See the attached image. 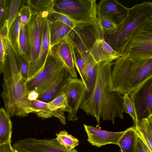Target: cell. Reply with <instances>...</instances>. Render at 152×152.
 Wrapping results in <instances>:
<instances>
[{
  "label": "cell",
  "mask_w": 152,
  "mask_h": 152,
  "mask_svg": "<svg viewBox=\"0 0 152 152\" xmlns=\"http://www.w3.org/2000/svg\"><path fill=\"white\" fill-rule=\"evenodd\" d=\"M112 61L97 64L96 83L89 97L82 102L80 108L88 115L94 117L99 125L100 119L110 120L113 124L115 118L123 119V96L114 91L111 79Z\"/></svg>",
  "instance_id": "obj_1"
},
{
  "label": "cell",
  "mask_w": 152,
  "mask_h": 152,
  "mask_svg": "<svg viewBox=\"0 0 152 152\" xmlns=\"http://www.w3.org/2000/svg\"><path fill=\"white\" fill-rule=\"evenodd\" d=\"M7 53L8 61L6 62L2 73L3 82L1 96L5 109L10 117H25L30 113L28 99L30 92L18 68L15 55L9 40Z\"/></svg>",
  "instance_id": "obj_2"
},
{
  "label": "cell",
  "mask_w": 152,
  "mask_h": 152,
  "mask_svg": "<svg viewBox=\"0 0 152 152\" xmlns=\"http://www.w3.org/2000/svg\"><path fill=\"white\" fill-rule=\"evenodd\" d=\"M152 77V58L131 60L123 55L116 60L111 72L114 91L129 94Z\"/></svg>",
  "instance_id": "obj_3"
},
{
  "label": "cell",
  "mask_w": 152,
  "mask_h": 152,
  "mask_svg": "<svg viewBox=\"0 0 152 152\" xmlns=\"http://www.w3.org/2000/svg\"><path fill=\"white\" fill-rule=\"evenodd\" d=\"M152 19V1H144L128 8L127 14L117 24L113 35H105L104 39L116 51L124 55L125 48L133 35L145 21Z\"/></svg>",
  "instance_id": "obj_4"
},
{
  "label": "cell",
  "mask_w": 152,
  "mask_h": 152,
  "mask_svg": "<svg viewBox=\"0 0 152 152\" xmlns=\"http://www.w3.org/2000/svg\"><path fill=\"white\" fill-rule=\"evenodd\" d=\"M124 55L133 60L152 58V19L145 21L135 32Z\"/></svg>",
  "instance_id": "obj_5"
},
{
  "label": "cell",
  "mask_w": 152,
  "mask_h": 152,
  "mask_svg": "<svg viewBox=\"0 0 152 152\" xmlns=\"http://www.w3.org/2000/svg\"><path fill=\"white\" fill-rule=\"evenodd\" d=\"M97 6L96 0L56 1L53 10L74 20L94 24Z\"/></svg>",
  "instance_id": "obj_6"
},
{
  "label": "cell",
  "mask_w": 152,
  "mask_h": 152,
  "mask_svg": "<svg viewBox=\"0 0 152 152\" xmlns=\"http://www.w3.org/2000/svg\"><path fill=\"white\" fill-rule=\"evenodd\" d=\"M64 68L62 64L51 50L41 70L26 82L28 90L29 92L35 91L40 95L57 78Z\"/></svg>",
  "instance_id": "obj_7"
},
{
  "label": "cell",
  "mask_w": 152,
  "mask_h": 152,
  "mask_svg": "<svg viewBox=\"0 0 152 152\" xmlns=\"http://www.w3.org/2000/svg\"><path fill=\"white\" fill-rule=\"evenodd\" d=\"M44 18L34 15L26 26L28 46V75L39 55L42 37Z\"/></svg>",
  "instance_id": "obj_8"
},
{
  "label": "cell",
  "mask_w": 152,
  "mask_h": 152,
  "mask_svg": "<svg viewBox=\"0 0 152 152\" xmlns=\"http://www.w3.org/2000/svg\"><path fill=\"white\" fill-rule=\"evenodd\" d=\"M72 41L77 47L81 55L85 69L86 88L83 102L89 97L94 88L97 76V64L91 53L93 45L91 43L85 41L80 36L77 35L73 37Z\"/></svg>",
  "instance_id": "obj_9"
},
{
  "label": "cell",
  "mask_w": 152,
  "mask_h": 152,
  "mask_svg": "<svg viewBox=\"0 0 152 152\" xmlns=\"http://www.w3.org/2000/svg\"><path fill=\"white\" fill-rule=\"evenodd\" d=\"M138 121L152 115V77L129 94Z\"/></svg>",
  "instance_id": "obj_10"
},
{
  "label": "cell",
  "mask_w": 152,
  "mask_h": 152,
  "mask_svg": "<svg viewBox=\"0 0 152 152\" xmlns=\"http://www.w3.org/2000/svg\"><path fill=\"white\" fill-rule=\"evenodd\" d=\"M13 148L19 152H78L75 148L68 151L56 139H38L28 137L18 140L13 144Z\"/></svg>",
  "instance_id": "obj_11"
},
{
  "label": "cell",
  "mask_w": 152,
  "mask_h": 152,
  "mask_svg": "<svg viewBox=\"0 0 152 152\" xmlns=\"http://www.w3.org/2000/svg\"><path fill=\"white\" fill-rule=\"evenodd\" d=\"M63 91L68 112L67 119L75 121L78 119L77 113L83 101L86 87L81 80L77 77H72Z\"/></svg>",
  "instance_id": "obj_12"
},
{
  "label": "cell",
  "mask_w": 152,
  "mask_h": 152,
  "mask_svg": "<svg viewBox=\"0 0 152 152\" xmlns=\"http://www.w3.org/2000/svg\"><path fill=\"white\" fill-rule=\"evenodd\" d=\"M88 136L87 141L98 147L109 144L118 145L119 140L125 132H113L97 129L83 124Z\"/></svg>",
  "instance_id": "obj_13"
},
{
  "label": "cell",
  "mask_w": 152,
  "mask_h": 152,
  "mask_svg": "<svg viewBox=\"0 0 152 152\" xmlns=\"http://www.w3.org/2000/svg\"><path fill=\"white\" fill-rule=\"evenodd\" d=\"M55 54L72 77H77L74 63L72 41L70 37L66 38L52 48Z\"/></svg>",
  "instance_id": "obj_14"
},
{
  "label": "cell",
  "mask_w": 152,
  "mask_h": 152,
  "mask_svg": "<svg viewBox=\"0 0 152 152\" xmlns=\"http://www.w3.org/2000/svg\"><path fill=\"white\" fill-rule=\"evenodd\" d=\"M128 8L115 0H101L97 6V17H111L118 24L126 15Z\"/></svg>",
  "instance_id": "obj_15"
},
{
  "label": "cell",
  "mask_w": 152,
  "mask_h": 152,
  "mask_svg": "<svg viewBox=\"0 0 152 152\" xmlns=\"http://www.w3.org/2000/svg\"><path fill=\"white\" fill-rule=\"evenodd\" d=\"M96 63L112 61L123 56L114 50L104 39H96L90 50Z\"/></svg>",
  "instance_id": "obj_16"
},
{
  "label": "cell",
  "mask_w": 152,
  "mask_h": 152,
  "mask_svg": "<svg viewBox=\"0 0 152 152\" xmlns=\"http://www.w3.org/2000/svg\"><path fill=\"white\" fill-rule=\"evenodd\" d=\"M72 77L64 67L57 78L39 95L37 100L46 103L51 102L64 91Z\"/></svg>",
  "instance_id": "obj_17"
},
{
  "label": "cell",
  "mask_w": 152,
  "mask_h": 152,
  "mask_svg": "<svg viewBox=\"0 0 152 152\" xmlns=\"http://www.w3.org/2000/svg\"><path fill=\"white\" fill-rule=\"evenodd\" d=\"M51 50L48 21L47 18H44L42 40L39 55L31 71L28 75L27 81L34 77L41 70L49 52Z\"/></svg>",
  "instance_id": "obj_18"
},
{
  "label": "cell",
  "mask_w": 152,
  "mask_h": 152,
  "mask_svg": "<svg viewBox=\"0 0 152 152\" xmlns=\"http://www.w3.org/2000/svg\"><path fill=\"white\" fill-rule=\"evenodd\" d=\"M94 24L93 29L96 39H104L105 35H113L117 31V24L111 17H97Z\"/></svg>",
  "instance_id": "obj_19"
},
{
  "label": "cell",
  "mask_w": 152,
  "mask_h": 152,
  "mask_svg": "<svg viewBox=\"0 0 152 152\" xmlns=\"http://www.w3.org/2000/svg\"><path fill=\"white\" fill-rule=\"evenodd\" d=\"M50 46L51 48L70 36L73 29L61 22L48 21Z\"/></svg>",
  "instance_id": "obj_20"
},
{
  "label": "cell",
  "mask_w": 152,
  "mask_h": 152,
  "mask_svg": "<svg viewBox=\"0 0 152 152\" xmlns=\"http://www.w3.org/2000/svg\"><path fill=\"white\" fill-rule=\"evenodd\" d=\"M138 138L135 126L127 129L118 142L121 151L137 152Z\"/></svg>",
  "instance_id": "obj_21"
},
{
  "label": "cell",
  "mask_w": 152,
  "mask_h": 152,
  "mask_svg": "<svg viewBox=\"0 0 152 152\" xmlns=\"http://www.w3.org/2000/svg\"><path fill=\"white\" fill-rule=\"evenodd\" d=\"M46 18L49 22H61L67 25L73 30L76 28L82 30L94 25L93 23L74 20L66 15L54 11L50 13Z\"/></svg>",
  "instance_id": "obj_22"
},
{
  "label": "cell",
  "mask_w": 152,
  "mask_h": 152,
  "mask_svg": "<svg viewBox=\"0 0 152 152\" xmlns=\"http://www.w3.org/2000/svg\"><path fill=\"white\" fill-rule=\"evenodd\" d=\"M48 103L52 116L58 118L63 124L66 125V119L64 113L68 112V110L66 107V98L63 91Z\"/></svg>",
  "instance_id": "obj_23"
},
{
  "label": "cell",
  "mask_w": 152,
  "mask_h": 152,
  "mask_svg": "<svg viewBox=\"0 0 152 152\" xmlns=\"http://www.w3.org/2000/svg\"><path fill=\"white\" fill-rule=\"evenodd\" d=\"M56 1L55 0H28L26 5L30 7L32 15H41L45 18L54 11L53 7Z\"/></svg>",
  "instance_id": "obj_24"
},
{
  "label": "cell",
  "mask_w": 152,
  "mask_h": 152,
  "mask_svg": "<svg viewBox=\"0 0 152 152\" xmlns=\"http://www.w3.org/2000/svg\"><path fill=\"white\" fill-rule=\"evenodd\" d=\"M10 117L5 109H0V145L11 142L12 124Z\"/></svg>",
  "instance_id": "obj_25"
},
{
  "label": "cell",
  "mask_w": 152,
  "mask_h": 152,
  "mask_svg": "<svg viewBox=\"0 0 152 152\" xmlns=\"http://www.w3.org/2000/svg\"><path fill=\"white\" fill-rule=\"evenodd\" d=\"M21 27L20 17L18 14L10 28L8 40L11 43L15 55L18 58L22 56L19 44V37Z\"/></svg>",
  "instance_id": "obj_26"
},
{
  "label": "cell",
  "mask_w": 152,
  "mask_h": 152,
  "mask_svg": "<svg viewBox=\"0 0 152 152\" xmlns=\"http://www.w3.org/2000/svg\"><path fill=\"white\" fill-rule=\"evenodd\" d=\"M135 127L138 137L146 145L150 152H152V131L147 119L138 121Z\"/></svg>",
  "instance_id": "obj_27"
},
{
  "label": "cell",
  "mask_w": 152,
  "mask_h": 152,
  "mask_svg": "<svg viewBox=\"0 0 152 152\" xmlns=\"http://www.w3.org/2000/svg\"><path fill=\"white\" fill-rule=\"evenodd\" d=\"M29 107L30 113H35L40 118L44 119L53 116L48 103L37 99L30 101Z\"/></svg>",
  "instance_id": "obj_28"
},
{
  "label": "cell",
  "mask_w": 152,
  "mask_h": 152,
  "mask_svg": "<svg viewBox=\"0 0 152 152\" xmlns=\"http://www.w3.org/2000/svg\"><path fill=\"white\" fill-rule=\"evenodd\" d=\"M72 51L74 65L84 84L86 89V77L84 62L78 48L72 41Z\"/></svg>",
  "instance_id": "obj_29"
},
{
  "label": "cell",
  "mask_w": 152,
  "mask_h": 152,
  "mask_svg": "<svg viewBox=\"0 0 152 152\" xmlns=\"http://www.w3.org/2000/svg\"><path fill=\"white\" fill-rule=\"evenodd\" d=\"M56 140L60 145L64 146L68 151H70L79 143V140L65 130L61 131L56 134Z\"/></svg>",
  "instance_id": "obj_30"
},
{
  "label": "cell",
  "mask_w": 152,
  "mask_h": 152,
  "mask_svg": "<svg viewBox=\"0 0 152 152\" xmlns=\"http://www.w3.org/2000/svg\"><path fill=\"white\" fill-rule=\"evenodd\" d=\"M21 1L20 0H12L10 1L8 17L7 20L8 35L11 26L18 15V8Z\"/></svg>",
  "instance_id": "obj_31"
},
{
  "label": "cell",
  "mask_w": 152,
  "mask_h": 152,
  "mask_svg": "<svg viewBox=\"0 0 152 152\" xmlns=\"http://www.w3.org/2000/svg\"><path fill=\"white\" fill-rule=\"evenodd\" d=\"M124 100V112L129 114L132 118L136 126L138 123L136 112L133 103L129 96V94H125L123 95Z\"/></svg>",
  "instance_id": "obj_32"
},
{
  "label": "cell",
  "mask_w": 152,
  "mask_h": 152,
  "mask_svg": "<svg viewBox=\"0 0 152 152\" xmlns=\"http://www.w3.org/2000/svg\"><path fill=\"white\" fill-rule=\"evenodd\" d=\"M8 39L0 37V73H2L6 62Z\"/></svg>",
  "instance_id": "obj_33"
},
{
  "label": "cell",
  "mask_w": 152,
  "mask_h": 152,
  "mask_svg": "<svg viewBox=\"0 0 152 152\" xmlns=\"http://www.w3.org/2000/svg\"><path fill=\"white\" fill-rule=\"evenodd\" d=\"M19 44L22 56L27 59L28 61V46L26 26H21L19 37Z\"/></svg>",
  "instance_id": "obj_34"
},
{
  "label": "cell",
  "mask_w": 152,
  "mask_h": 152,
  "mask_svg": "<svg viewBox=\"0 0 152 152\" xmlns=\"http://www.w3.org/2000/svg\"><path fill=\"white\" fill-rule=\"evenodd\" d=\"M21 25L26 26L31 20L32 14L30 7L28 5H23L18 12Z\"/></svg>",
  "instance_id": "obj_35"
},
{
  "label": "cell",
  "mask_w": 152,
  "mask_h": 152,
  "mask_svg": "<svg viewBox=\"0 0 152 152\" xmlns=\"http://www.w3.org/2000/svg\"><path fill=\"white\" fill-rule=\"evenodd\" d=\"M6 0H0V28L7 20L9 9Z\"/></svg>",
  "instance_id": "obj_36"
},
{
  "label": "cell",
  "mask_w": 152,
  "mask_h": 152,
  "mask_svg": "<svg viewBox=\"0 0 152 152\" xmlns=\"http://www.w3.org/2000/svg\"><path fill=\"white\" fill-rule=\"evenodd\" d=\"M20 63V71L26 82L28 79V60L23 56L18 58Z\"/></svg>",
  "instance_id": "obj_37"
},
{
  "label": "cell",
  "mask_w": 152,
  "mask_h": 152,
  "mask_svg": "<svg viewBox=\"0 0 152 152\" xmlns=\"http://www.w3.org/2000/svg\"><path fill=\"white\" fill-rule=\"evenodd\" d=\"M137 152H150L146 145L138 137Z\"/></svg>",
  "instance_id": "obj_38"
},
{
  "label": "cell",
  "mask_w": 152,
  "mask_h": 152,
  "mask_svg": "<svg viewBox=\"0 0 152 152\" xmlns=\"http://www.w3.org/2000/svg\"><path fill=\"white\" fill-rule=\"evenodd\" d=\"M0 37L8 40V28L7 20L4 22L2 27L0 28Z\"/></svg>",
  "instance_id": "obj_39"
},
{
  "label": "cell",
  "mask_w": 152,
  "mask_h": 152,
  "mask_svg": "<svg viewBox=\"0 0 152 152\" xmlns=\"http://www.w3.org/2000/svg\"><path fill=\"white\" fill-rule=\"evenodd\" d=\"M0 152H13V148L11 145V142L0 145Z\"/></svg>",
  "instance_id": "obj_40"
},
{
  "label": "cell",
  "mask_w": 152,
  "mask_h": 152,
  "mask_svg": "<svg viewBox=\"0 0 152 152\" xmlns=\"http://www.w3.org/2000/svg\"><path fill=\"white\" fill-rule=\"evenodd\" d=\"M39 94L35 91L29 92L28 96V99L29 101H34L37 100L39 96Z\"/></svg>",
  "instance_id": "obj_41"
},
{
  "label": "cell",
  "mask_w": 152,
  "mask_h": 152,
  "mask_svg": "<svg viewBox=\"0 0 152 152\" xmlns=\"http://www.w3.org/2000/svg\"><path fill=\"white\" fill-rule=\"evenodd\" d=\"M151 129L152 131V115H151L148 119Z\"/></svg>",
  "instance_id": "obj_42"
},
{
  "label": "cell",
  "mask_w": 152,
  "mask_h": 152,
  "mask_svg": "<svg viewBox=\"0 0 152 152\" xmlns=\"http://www.w3.org/2000/svg\"><path fill=\"white\" fill-rule=\"evenodd\" d=\"M13 152H19L17 150H16L15 149L13 148Z\"/></svg>",
  "instance_id": "obj_43"
}]
</instances>
